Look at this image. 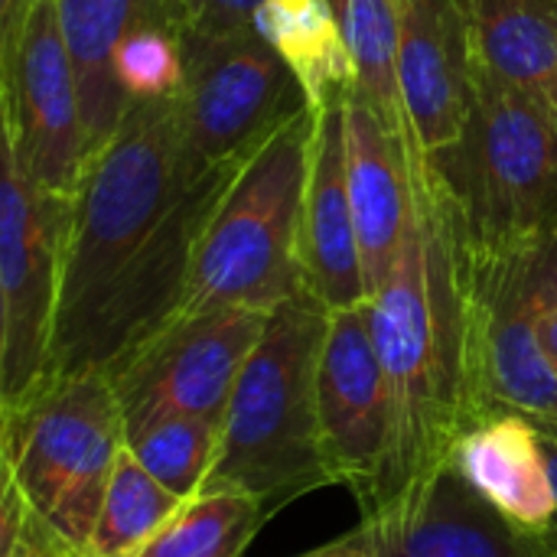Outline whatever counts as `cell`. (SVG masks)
<instances>
[{"label": "cell", "mask_w": 557, "mask_h": 557, "mask_svg": "<svg viewBox=\"0 0 557 557\" xmlns=\"http://www.w3.org/2000/svg\"><path fill=\"white\" fill-rule=\"evenodd\" d=\"M183 509L186 499L153 480L124 447L95 525L91 557H137Z\"/></svg>", "instance_id": "cell-22"}, {"label": "cell", "mask_w": 557, "mask_h": 557, "mask_svg": "<svg viewBox=\"0 0 557 557\" xmlns=\"http://www.w3.org/2000/svg\"><path fill=\"white\" fill-rule=\"evenodd\" d=\"M258 7L261 0H173L183 46L202 39H222L255 26Z\"/></svg>", "instance_id": "cell-26"}, {"label": "cell", "mask_w": 557, "mask_h": 557, "mask_svg": "<svg viewBox=\"0 0 557 557\" xmlns=\"http://www.w3.org/2000/svg\"><path fill=\"white\" fill-rule=\"evenodd\" d=\"M55 3H59L62 36L78 78L85 147L91 163L117 134L124 114L134 104L124 95L114 72V55L124 36L150 20L176 29V10L173 0H55Z\"/></svg>", "instance_id": "cell-17"}, {"label": "cell", "mask_w": 557, "mask_h": 557, "mask_svg": "<svg viewBox=\"0 0 557 557\" xmlns=\"http://www.w3.org/2000/svg\"><path fill=\"white\" fill-rule=\"evenodd\" d=\"M245 163L196 170L176 101L131 104L72 196L49 382L111 379L180 317L199 238Z\"/></svg>", "instance_id": "cell-1"}, {"label": "cell", "mask_w": 557, "mask_h": 557, "mask_svg": "<svg viewBox=\"0 0 557 557\" xmlns=\"http://www.w3.org/2000/svg\"><path fill=\"white\" fill-rule=\"evenodd\" d=\"M36 3L39 0H0V65H7L13 59Z\"/></svg>", "instance_id": "cell-27"}, {"label": "cell", "mask_w": 557, "mask_h": 557, "mask_svg": "<svg viewBox=\"0 0 557 557\" xmlns=\"http://www.w3.org/2000/svg\"><path fill=\"white\" fill-rule=\"evenodd\" d=\"M333 10L356 65V95L405 144L411 160L414 134L401 98L395 0H333Z\"/></svg>", "instance_id": "cell-21"}, {"label": "cell", "mask_w": 557, "mask_h": 557, "mask_svg": "<svg viewBox=\"0 0 557 557\" xmlns=\"http://www.w3.org/2000/svg\"><path fill=\"white\" fill-rule=\"evenodd\" d=\"M346 542L359 557H539L454 460L362 512Z\"/></svg>", "instance_id": "cell-13"}, {"label": "cell", "mask_w": 557, "mask_h": 557, "mask_svg": "<svg viewBox=\"0 0 557 557\" xmlns=\"http://www.w3.org/2000/svg\"><path fill=\"white\" fill-rule=\"evenodd\" d=\"M222 441V421L163 418L127 437L134 460L180 499H196L206 490Z\"/></svg>", "instance_id": "cell-24"}, {"label": "cell", "mask_w": 557, "mask_h": 557, "mask_svg": "<svg viewBox=\"0 0 557 557\" xmlns=\"http://www.w3.org/2000/svg\"><path fill=\"white\" fill-rule=\"evenodd\" d=\"M124 447L121 401L104 372L55 379L26 408L0 414L3 483L85 557Z\"/></svg>", "instance_id": "cell-7"}, {"label": "cell", "mask_w": 557, "mask_h": 557, "mask_svg": "<svg viewBox=\"0 0 557 557\" xmlns=\"http://www.w3.org/2000/svg\"><path fill=\"white\" fill-rule=\"evenodd\" d=\"M114 72L131 101L176 98L186 78L180 33L157 20L134 26L114 55Z\"/></svg>", "instance_id": "cell-25"}, {"label": "cell", "mask_w": 557, "mask_h": 557, "mask_svg": "<svg viewBox=\"0 0 557 557\" xmlns=\"http://www.w3.org/2000/svg\"><path fill=\"white\" fill-rule=\"evenodd\" d=\"M268 317L248 307H222L183 313L150 336L111 375L127 437L163 418L222 421Z\"/></svg>", "instance_id": "cell-10"}, {"label": "cell", "mask_w": 557, "mask_h": 557, "mask_svg": "<svg viewBox=\"0 0 557 557\" xmlns=\"http://www.w3.org/2000/svg\"><path fill=\"white\" fill-rule=\"evenodd\" d=\"M463 480L516 529L539 532L557 512L545 437L522 414H496L473 428L454 450Z\"/></svg>", "instance_id": "cell-18"}, {"label": "cell", "mask_w": 557, "mask_h": 557, "mask_svg": "<svg viewBox=\"0 0 557 557\" xmlns=\"http://www.w3.org/2000/svg\"><path fill=\"white\" fill-rule=\"evenodd\" d=\"M330 310L310 287L281 304L251 349L202 493H245L268 519L323 486H336L320 441V352Z\"/></svg>", "instance_id": "cell-3"}, {"label": "cell", "mask_w": 557, "mask_h": 557, "mask_svg": "<svg viewBox=\"0 0 557 557\" xmlns=\"http://www.w3.org/2000/svg\"><path fill=\"white\" fill-rule=\"evenodd\" d=\"M346 150L349 199L372 297L398 261L414 206V186L405 144L379 121V114L356 95V88L346 95Z\"/></svg>", "instance_id": "cell-16"}, {"label": "cell", "mask_w": 557, "mask_h": 557, "mask_svg": "<svg viewBox=\"0 0 557 557\" xmlns=\"http://www.w3.org/2000/svg\"><path fill=\"white\" fill-rule=\"evenodd\" d=\"M317 405L333 483L346 486L366 512L382 490L392 447V398L366 304L330 313Z\"/></svg>", "instance_id": "cell-12"}, {"label": "cell", "mask_w": 557, "mask_h": 557, "mask_svg": "<svg viewBox=\"0 0 557 557\" xmlns=\"http://www.w3.org/2000/svg\"><path fill=\"white\" fill-rule=\"evenodd\" d=\"M454 235L473 428L522 414L557 441V232L509 248Z\"/></svg>", "instance_id": "cell-4"}, {"label": "cell", "mask_w": 557, "mask_h": 557, "mask_svg": "<svg viewBox=\"0 0 557 557\" xmlns=\"http://www.w3.org/2000/svg\"><path fill=\"white\" fill-rule=\"evenodd\" d=\"M476 59L557 114V0H460Z\"/></svg>", "instance_id": "cell-19"}, {"label": "cell", "mask_w": 557, "mask_h": 557, "mask_svg": "<svg viewBox=\"0 0 557 557\" xmlns=\"http://www.w3.org/2000/svg\"><path fill=\"white\" fill-rule=\"evenodd\" d=\"M307 557H359L352 548H349V542L346 539H339V542H333V545H326V548H320V552H313V555Z\"/></svg>", "instance_id": "cell-29"}, {"label": "cell", "mask_w": 557, "mask_h": 557, "mask_svg": "<svg viewBox=\"0 0 557 557\" xmlns=\"http://www.w3.org/2000/svg\"><path fill=\"white\" fill-rule=\"evenodd\" d=\"M186 78L176 101L180 137L196 170L251 160L297 117L307 95L277 49L255 29L186 42Z\"/></svg>", "instance_id": "cell-9"}, {"label": "cell", "mask_w": 557, "mask_h": 557, "mask_svg": "<svg viewBox=\"0 0 557 557\" xmlns=\"http://www.w3.org/2000/svg\"><path fill=\"white\" fill-rule=\"evenodd\" d=\"M398 75L414 134L411 166H431L460 137L473 91V33L460 0H395Z\"/></svg>", "instance_id": "cell-14"}, {"label": "cell", "mask_w": 557, "mask_h": 557, "mask_svg": "<svg viewBox=\"0 0 557 557\" xmlns=\"http://www.w3.org/2000/svg\"><path fill=\"white\" fill-rule=\"evenodd\" d=\"M255 29L297 75L313 111L343 101L356 88V65L333 0H261Z\"/></svg>", "instance_id": "cell-20"}, {"label": "cell", "mask_w": 557, "mask_h": 557, "mask_svg": "<svg viewBox=\"0 0 557 557\" xmlns=\"http://www.w3.org/2000/svg\"><path fill=\"white\" fill-rule=\"evenodd\" d=\"M313 131L317 111L304 108L242 166L199 238L180 317L222 307L274 313L307 287L300 238Z\"/></svg>", "instance_id": "cell-6"}, {"label": "cell", "mask_w": 557, "mask_h": 557, "mask_svg": "<svg viewBox=\"0 0 557 557\" xmlns=\"http://www.w3.org/2000/svg\"><path fill=\"white\" fill-rule=\"evenodd\" d=\"M268 512L245 493H202L137 557H242Z\"/></svg>", "instance_id": "cell-23"}, {"label": "cell", "mask_w": 557, "mask_h": 557, "mask_svg": "<svg viewBox=\"0 0 557 557\" xmlns=\"http://www.w3.org/2000/svg\"><path fill=\"white\" fill-rule=\"evenodd\" d=\"M300 251L307 287L330 313L369 304V284L349 199L346 98L317 111Z\"/></svg>", "instance_id": "cell-15"}, {"label": "cell", "mask_w": 557, "mask_h": 557, "mask_svg": "<svg viewBox=\"0 0 557 557\" xmlns=\"http://www.w3.org/2000/svg\"><path fill=\"white\" fill-rule=\"evenodd\" d=\"M0 186V414H13L49 385L72 196L33 183L7 147Z\"/></svg>", "instance_id": "cell-8"}, {"label": "cell", "mask_w": 557, "mask_h": 557, "mask_svg": "<svg viewBox=\"0 0 557 557\" xmlns=\"http://www.w3.org/2000/svg\"><path fill=\"white\" fill-rule=\"evenodd\" d=\"M428 170L460 238L476 248L557 232V114L480 59L463 131Z\"/></svg>", "instance_id": "cell-5"}, {"label": "cell", "mask_w": 557, "mask_h": 557, "mask_svg": "<svg viewBox=\"0 0 557 557\" xmlns=\"http://www.w3.org/2000/svg\"><path fill=\"white\" fill-rule=\"evenodd\" d=\"M0 111L3 147L23 173L49 193L75 196L88 170V147L55 0L36 3L13 59L0 65Z\"/></svg>", "instance_id": "cell-11"}, {"label": "cell", "mask_w": 557, "mask_h": 557, "mask_svg": "<svg viewBox=\"0 0 557 557\" xmlns=\"http://www.w3.org/2000/svg\"><path fill=\"white\" fill-rule=\"evenodd\" d=\"M545 457H548V467H552V480H555V493H557V441H548V437H545ZM525 535H529V542H532L535 555L557 557V512H555V519H552L545 529H539V532H525Z\"/></svg>", "instance_id": "cell-28"}, {"label": "cell", "mask_w": 557, "mask_h": 557, "mask_svg": "<svg viewBox=\"0 0 557 557\" xmlns=\"http://www.w3.org/2000/svg\"><path fill=\"white\" fill-rule=\"evenodd\" d=\"M411 186L398 261L366 304L392 398V447L372 506L450 463L473 431L454 215L428 166H411Z\"/></svg>", "instance_id": "cell-2"}]
</instances>
